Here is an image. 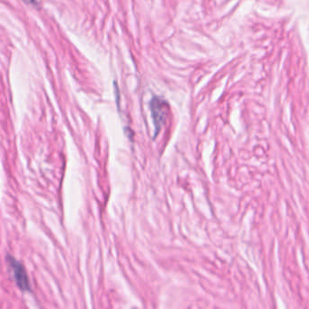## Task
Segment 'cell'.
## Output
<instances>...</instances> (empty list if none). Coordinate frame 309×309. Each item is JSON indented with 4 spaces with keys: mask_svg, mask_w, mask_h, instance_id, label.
Wrapping results in <instances>:
<instances>
[{
    "mask_svg": "<svg viewBox=\"0 0 309 309\" xmlns=\"http://www.w3.org/2000/svg\"><path fill=\"white\" fill-rule=\"evenodd\" d=\"M150 110L152 113V121L155 129L154 136L156 137L167 119L169 112L168 102L163 98L153 96L150 101Z\"/></svg>",
    "mask_w": 309,
    "mask_h": 309,
    "instance_id": "1",
    "label": "cell"
},
{
    "mask_svg": "<svg viewBox=\"0 0 309 309\" xmlns=\"http://www.w3.org/2000/svg\"><path fill=\"white\" fill-rule=\"evenodd\" d=\"M6 262L10 266L11 271L16 281V286L24 292L30 291L31 286H30L29 278L24 266L19 261H16L15 258H13L10 255H6Z\"/></svg>",
    "mask_w": 309,
    "mask_h": 309,
    "instance_id": "2",
    "label": "cell"
},
{
    "mask_svg": "<svg viewBox=\"0 0 309 309\" xmlns=\"http://www.w3.org/2000/svg\"><path fill=\"white\" fill-rule=\"evenodd\" d=\"M23 1L27 4H30V5H37L38 4L37 0H23Z\"/></svg>",
    "mask_w": 309,
    "mask_h": 309,
    "instance_id": "3",
    "label": "cell"
}]
</instances>
